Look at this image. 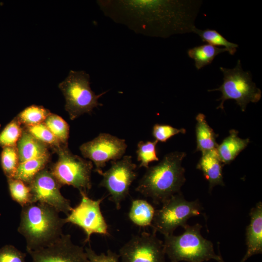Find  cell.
I'll return each mask as SVG.
<instances>
[{
	"label": "cell",
	"mask_w": 262,
	"mask_h": 262,
	"mask_svg": "<svg viewBox=\"0 0 262 262\" xmlns=\"http://www.w3.org/2000/svg\"><path fill=\"white\" fill-rule=\"evenodd\" d=\"M26 254L14 246L6 245L0 248V262H26Z\"/></svg>",
	"instance_id": "cell-32"
},
{
	"label": "cell",
	"mask_w": 262,
	"mask_h": 262,
	"mask_svg": "<svg viewBox=\"0 0 262 262\" xmlns=\"http://www.w3.org/2000/svg\"><path fill=\"white\" fill-rule=\"evenodd\" d=\"M156 233L133 235L119 250L121 262H165L164 243Z\"/></svg>",
	"instance_id": "cell-12"
},
{
	"label": "cell",
	"mask_w": 262,
	"mask_h": 262,
	"mask_svg": "<svg viewBox=\"0 0 262 262\" xmlns=\"http://www.w3.org/2000/svg\"><path fill=\"white\" fill-rule=\"evenodd\" d=\"M125 140L107 133H100L93 140L82 144L80 151L85 158L93 162L95 171L100 175L109 161L120 160L127 148Z\"/></svg>",
	"instance_id": "cell-11"
},
{
	"label": "cell",
	"mask_w": 262,
	"mask_h": 262,
	"mask_svg": "<svg viewBox=\"0 0 262 262\" xmlns=\"http://www.w3.org/2000/svg\"><path fill=\"white\" fill-rule=\"evenodd\" d=\"M80 193V202L64 218L66 224H72L83 230L86 235L84 243L89 242L93 234L108 235V224L100 209V204L106 196L94 200L87 194Z\"/></svg>",
	"instance_id": "cell-10"
},
{
	"label": "cell",
	"mask_w": 262,
	"mask_h": 262,
	"mask_svg": "<svg viewBox=\"0 0 262 262\" xmlns=\"http://www.w3.org/2000/svg\"><path fill=\"white\" fill-rule=\"evenodd\" d=\"M229 133V136L216 147L220 159L224 165L233 161L250 142L249 138H240L238 135V131L234 129L230 130Z\"/></svg>",
	"instance_id": "cell-18"
},
{
	"label": "cell",
	"mask_w": 262,
	"mask_h": 262,
	"mask_svg": "<svg viewBox=\"0 0 262 262\" xmlns=\"http://www.w3.org/2000/svg\"><path fill=\"white\" fill-rule=\"evenodd\" d=\"M9 190L12 199L23 207L32 203L30 186L21 180L7 179Z\"/></svg>",
	"instance_id": "cell-26"
},
{
	"label": "cell",
	"mask_w": 262,
	"mask_h": 262,
	"mask_svg": "<svg viewBox=\"0 0 262 262\" xmlns=\"http://www.w3.org/2000/svg\"><path fill=\"white\" fill-rule=\"evenodd\" d=\"M202 227L199 223L192 226L187 224L182 234L164 236L165 254L171 262H203L211 259L225 262L215 253L212 242L201 235Z\"/></svg>",
	"instance_id": "cell-4"
},
{
	"label": "cell",
	"mask_w": 262,
	"mask_h": 262,
	"mask_svg": "<svg viewBox=\"0 0 262 262\" xmlns=\"http://www.w3.org/2000/svg\"><path fill=\"white\" fill-rule=\"evenodd\" d=\"M185 132L186 130L183 128L177 129L168 125L156 124L153 127L152 134L158 142H165L174 135Z\"/></svg>",
	"instance_id": "cell-31"
},
{
	"label": "cell",
	"mask_w": 262,
	"mask_h": 262,
	"mask_svg": "<svg viewBox=\"0 0 262 262\" xmlns=\"http://www.w3.org/2000/svg\"><path fill=\"white\" fill-rule=\"evenodd\" d=\"M90 262H119L118 254L109 249L106 253L98 254L90 246L85 248Z\"/></svg>",
	"instance_id": "cell-33"
},
{
	"label": "cell",
	"mask_w": 262,
	"mask_h": 262,
	"mask_svg": "<svg viewBox=\"0 0 262 262\" xmlns=\"http://www.w3.org/2000/svg\"><path fill=\"white\" fill-rule=\"evenodd\" d=\"M222 163L216 148L202 153V156L196 165L209 182V192L216 185L224 186Z\"/></svg>",
	"instance_id": "cell-16"
},
{
	"label": "cell",
	"mask_w": 262,
	"mask_h": 262,
	"mask_svg": "<svg viewBox=\"0 0 262 262\" xmlns=\"http://www.w3.org/2000/svg\"><path fill=\"white\" fill-rule=\"evenodd\" d=\"M25 130L39 141L52 147L55 151L64 146L54 136L44 123L26 127Z\"/></svg>",
	"instance_id": "cell-29"
},
{
	"label": "cell",
	"mask_w": 262,
	"mask_h": 262,
	"mask_svg": "<svg viewBox=\"0 0 262 262\" xmlns=\"http://www.w3.org/2000/svg\"><path fill=\"white\" fill-rule=\"evenodd\" d=\"M32 194V203L40 202L54 208L66 216L72 209L69 200L60 192L62 186L50 170L44 168L34 177L29 184Z\"/></svg>",
	"instance_id": "cell-13"
},
{
	"label": "cell",
	"mask_w": 262,
	"mask_h": 262,
	"mask_svg": "<svg viewBox=\"0 0 262 262\" xmlns=\"http://www.w3.org/2000/svg\"><path fill=\"white\" fill-rule=\"evenodd\" d=\"M227 51L224 48H219L206 44L190 49L187 51L188 56L195 61V66L198 70L212 63L220 53Z\"/></svg>",
	"instance_id": "cell-22"
},
{
	"label": "cell",
	"mask_w": 262,
	"mask_h": 262,
	"mask_svg": "<svg viewBox=\"0 0 262 262\" xmlns=\"http://www.w3.org/2000/svg\"><path fill=\"white\" fill-rule=\"evenodd\" d=\"M50 159V154L19 163L14 179L29 184L40 171L45 168Z\"/></svg>",
	"instance_id": "cell-21"
},
{
	"label": "cell",
	"mask_w": 262,
	"mask_h": 262,
	"mask_svg": "<svg viewBox=\"0 0 262 262\" xmlns=\"http://www.w3.org/2000/svg\"><path fill=\"white\" fill-rule=\"evenodd\" d=\"M219 68L223 74L222 84L217 88L208 90L209 92L218 91L221 93V98L217 100L221 102L217 109L223 110L225 101L232 99L244 112L248 103H257L261 99V89L252 81L251 73L243 70L240 60L233 68L222 66Z\"/></svg>",
	"instance_id": "cell-5"
},
{
	"label": "cell",
	"mask_w": 262,
	"mask_h": 262,
	"mask_svg": "<svg viewBox=\"0 0 262 262\" xmlns=\"http://www.w3.org/2000/svg\"><path fill=\"white\" fill-rule=\"evenodd\" d=\"M158 141H139L137 145L136 155L137 160L140 162L139 167H149V164L154 161H159L157 155L156 146Z\"/></svg>",
	"instance_id": "cell-27"
},
{
	"label": "cell",
	"mask_w": 262,
	"mask_h": 262,
	"mask_svg": "<svg viewBox=\"0 0 262 262\" xmlns=\"http://www.w3.org/2000/svg\"><path fill=\"white\" fill-rule=\"evenodd\" d=\"M59 87L66 99L65 110L72 120L102 106L98 99L107 92L96 95L91 89L89 75L84 71H70Z\"/></svg>",
	"instance_id": "cell-6"
},
{
	"label": "cell",
	"mask_w": 262,
	"mask_h": 262,
	"mask_svg": "<svg viewBox=\"0 0 262 262\" xmlns=\"http://www.w3.org/2000/svg\"><path fill=\"white\" fill-rule=\"evenodd\" d=\"M203 210L198 199L188 201L181 192L176 194L155 210L151 225L153 232L164 236L173 234L178 227L184 228L189 218L201 214Z\"/></svg>",
	"instance_id": "cell-7"
},
{
	"label": "cell",
	"mask_w": 262,
	"mask_h": 262,
	"mask_svg": "<svg viewBox=\"0 0 262 262\" xmlns=\"http://www.w3.org/2000/svg\"><path fill=\"white\" fill-rule=\"evenodd\" d=\"M155 209L144 199H134L131 202L128 213L130 221L140 227L151 226Z\"/></svg>",
	"instance_id": "cell-20"
},
{
	"label": "cell",
	"mask_w": 262,
	"mask_h": 262,
	"mask_svg": "<svg viewBox=\"0 0 262 262\" xmlns=\"http://www.w3.org/2000/svg\"><path fill=\"white\" fill-rule=\"evenodd\" d=\"M205 118L202 113H199L196 118V151L202 153L216 148L218 146L216 142L218 135L208 125Z\"/></svg>",
	"instance_id": "cell-19"
},
{
	"label": "cell",
	"mask_w": 262,
	"mask_h": 262,
	"mask_svg": "<svg viewBox=\"0 0 262 262\" xmlns=\"http://www.w3.org/2000/svg\"><path fill=\"white\" fill-rule=\"evenodd\" d=\"M59 213L53 207L40 202L22 207L17 231L26 240L27 252L46 247L61 237L66 223Z\"/></svg>",
	"instance_id": "cell-3"
},
{
	"label": "cell",
	"mask_w": 262,
	"mask_h": 262,
	"mask_svg": "<svg viewBox=\"0 0 262 262\" xmlns=\"http://www.w3.org/2000/svg\"><path fill=\"white\" fill-rule=\"evenodd\" d=\"M31 262H90L85 249L75 245L69 234H64L54 243L28 252Z\"/></svg>",
	"instance_id": "cell-14"
},
{
	"label": "cell",
	"mask_w": 262,
	"mask_h": 262,
	"mask_svg": "<svg viewBox=\"0 0 262 262\" xmlns=\"http://www.w3.org/2000/svg\"><path fill=\"white\" fill-rule=\"evenodd\" d=\"M56 152L58 159L50 170L53 176L61 186L70 185L87 194L92 187V162L73 154L68 145L62 146Z\"/></svg>",
	"instance_id": "cell-8"
},
{
	"label": "cell",
	"mask_w": 262,
	"mask_h": 262,
	"mask_svg": "<svg viewBox=\"0 0 262 262\" xmlns=\"http://www.w3.org/2000/svg\"><path fill=\"white\" fill-rule=\"evenodd\" d=\"M22 131L21 123L15 118L0 132V146L2 148L16 146Z\"/></svg>",
	"instance_id": "cell-30"
},
{
	"label": "cell",
	"mask_w": 262,
	"mask_h": 262,
	"mask_svg": "<svg viewBox=\"0 0 262 262\" xmlns=\"http://www.w3.org/2000/svg\"><path fill=\"white\" fill-rule=\"evenodd\" d=\"M97 2L104 15L135 33L167 38L192 33L199 0H107Z\"/></svg>",
	"instance_id": "cell-1"
},
{
	"label": "cell",
	"mask_w": 262,
	"mask_h": 262,
	"mask_svg": "<svg viewBox=\"0 0 262 262\" xmlns=\"http://www.w3.org/2000/svg\"><path fill=\"white\" fill-rule=\"evenodd\" d=\"M250 221L246 228L247 250L241 262L262 253V202L259 201L250 211Z\"/></svg>",
	"instance_id": "cell-15"
},
{
	"label": "cell",
	"mask_w": 262,
	"mask_h": 262,
	"mask_svg": "<svg viewBox=\"0 0 262 262\" xmlns=\"http://www.w3.org/2000/svg\"><path fill=\"white\" fill-rule=\"evenodd\" d=\"M0 162L3 172L7 178H13L19 164L16 147H3Z\"/></svg>",
	"instance_id": "cell-28"
},
{
	"label": "cell",
	"mask_w": 262,
	"mask_h": 262,
	"mask_svg": "<svg viewBox=\"0 0 262 262\" xmlns=\"http://www.w3.org/2000/svg\"><path fill=\"white\" fill-rule=\"evenodd\" d=\"M186 155L177 151L166 154L158 164L147 168L135 191L151 198L156 205L180 193L186 180L185 169L181 164Z\"/></svg>",
	"instance_id": "cell-2"
},
{
	"label": "cell",
	"mask_w": 262,
	"mask_h": 262,
	"mask_svg": "<svg viewBox=\"0 0 262 262\" xmlns=\"http://www.w3.org/2000/svg\"><path fill=\"white\" fill-rule=\"evenodd\" d=\"M130 155H124L121 159L111 161V167L100 175L102 179L99 186L105 188L109 200L113 202L117 210L129 194L130 188L136 179L137 165Z\"/></svg>",
	"instance_id": "cell-9"
},
{
	"label": "cell",
	"mask_w": 262,
	"mask_h": 262,
	"mask_svg": "<svg viewBox=\"0 0 262 262\" xmlns=\"http://www.w3.org/2000/svg\"><path fill=\"white\" fill-rule=\"evenodd\" d=\"M43 123L62 144L68 145L69 126L65 120L51 113Z\"/></svg>",
	"instance_id": "cell-25"
},
{
	"label": "cell",
	"mask_w": 262,
	"mask_h": 262,
	"mask_svg": "<svg viewBox=\"0 0 262 262\" xmlns=\"http://www.w3.org/2000/svg\"><path fill=\"white\" fill-rule=\"evenodd\" d=\"M192 33L197 34L203 42H206L208 44L215 47H223L232 55L235 53L238 47V44L228 41L215 30L209 29L200 30L195 27Z\"/></svg>",
	"instance_id": "cell-23"
},
{
	"label": "cell",
	"mask_w": 262,
	"mask_h": 262,
	"mask_svg": "<svg viewBox=\"0 0 262 262\" xmlns=\"http://www.w3.org/2000/svg\"><path fill=\"white\" fill-rule=\"evenodd\" d=\"M50 114L43 106L33 105L21 111L16 118L21 124L27 127L43 123Z\"/></svg>",
	"instance_id": "cell-24"
},
{
	"label": "cell",
	"mask_w": 262,
	"mask_h": 262,
	"mask_svg": "<svg viewBox=\"0 0 262 262\" xmlns=\"http://www.w3.org/2000/svg\"><path fill=\"white\" fill-rule=\"evenodd\" d=\"M19 163L49 155L48 146L23 130L16 145Z\"/></svg>",
	"instance_id": "cell-17"
}]
</instances>
